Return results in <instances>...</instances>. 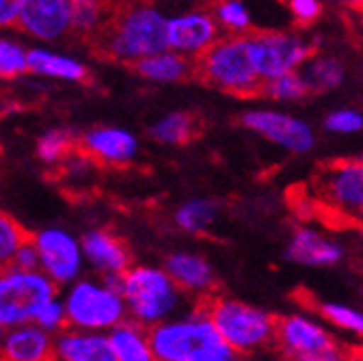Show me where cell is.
<instances>
[{
    "label": "cell",
    "mask_w": 363,
    "mask_h": 361,
    "mask_svg": "<svg viewBox=\"0 0 363 361\" xmlns=\"http://www.w3.org/2000/svg\"><path fill=\"white\" fill-rule=\"evenodd\" d=\"M320 316L335 329H340L357 340H363V309L348 305V303L327 301L320 305Z\"/></svg>",
    "instance_id": "29"
},
{
    "label": "cell",
    "mask_w": 363,
    "mask_h": 361,
    "mask_svg": "<svg viewBox=\"0 0 363 361\" xmlns=\"http://www.w3.org/2000/svg\"><path fill=\"white\" fill-rule=\"evenodd\" d=\"M275 348L296 361H340L346 350L335 333L313 316L288 313L277 321Z\"/></svg>",
    "instance_id": "6"
},
{
    "label": "cell",
    "mask_w": 363,
    "mask_h": 361,
    "mask_svg": "<svg viewBox=\"0 0 363 361\" xmlns=\"http://www.w3.org/2000/svg\"><path fill=\"white\" fill-rule=\"evenodd\" d=\"M154 359L162 361H232L238 355L227 344L212 321L197 313L184 323L158 325L147 331Z\"/></svg>",
    "instance_id": "4"
},
{
    "label": "cell",
    "mask_w": 363,
    "mask_h": 361,
    "mask_svg": "<svg viewBox=\"0 0 363 361\" xmlns=\"http://www.w3.org/2000/svg\"><path fill=\"white\" fill-rule=\"evenodd\" d=\"M286 257L292 264L307 268H333L344 262L346 247L335 236L303 225L292 232L286 247Z\"/></svg>",
    "instance_id": "12"
},
{
    "label": "cell",
    "mask_w": 363,
    "mask_h": 361,
    "mask_svg": "<svg viewBox=\"0 0 363 361\" xmlns=\"http://www.w3.org/2000/svg\"><path fill=\"white\" fill-rule=\"evenodd\" d=\"M22 0H0V26H13L20 16Z\"/></svg>",
    "instance_id": "38"
},
{
    "label": "cell",
    "mask_w": 363,
    "mask_h": 361,
    "mask_svg": "<svg viewBox=\"0 0 363 361\" xmlns=\"http://www.w3.org/2000/svg\"><path fill=\"white\" fill-rule=\"evenodd\" d=\"M216 214H218V206L214 201L195 199V201H191V204L179 208L175 221H177V225H179L182 230L193 232V234H201L214 223Z\"/></svg>",
    "instance_id": "31"
},
{
    "label": "cell",
    "mask_w": 363,
    "mask_h": 361,
    "mask_svg": "<svg viewBox=\"0 0 363 361\" xmlns=\"http://www.w3.org/2000/svg\"><path fill=\"white\" fill-rule=\"evenodd\" d=\"M123 309L119 292L108 286L100 288L91 282H80L65 301V323L80 329H106L121 323Z\"/></svg>",
    "instance_id": "10"
},
{
    "label": "cell",
    "mask_w": 363,
    "mask_h": 361,
    "mask_svg": "<svg viewBox=\"0 0 363 361\" xmlns=\"http://www.w3.org/2000/svg\"><path fill=\"white\" fill-rule=\"evenodd\" d=\"M16 24L37 39H61L72 24L69 0H22Z\"/></svg>",
    "instance_id": "15"
},
{
    "label": "cell",
    "mask_w": 363,
    "mask_h": 361,
    "mask_svg": "<svg viewBox=\"0 0 363 361\" xmlns=\"http://www.w3.org/2000/svg\"><path fill=\"white\" fill-rule=\"evenodd\" d=\"M35 238V236H33ZM33 238L30 240H26L18 251H16V257H13V268H24V270H33V268H37V264H39V255H37V247H35V243H33Z\"/></svg>",
    "instance_id": "37"
},
{
    "label": "cell",
    "mask_w": 363,
    "mask_h": 361,
    "mask_svg": "<svg viewBox=\"0 0 363 361\" xmlns=\"http://www.w3.org/2000/svg\"><path fill=\"white\" fill-rule=\"evenodd\" d=\"M290 13L298 24H311L320 18V0H290Z\"/></svg>",
    "instance_id": "36"
},
{
    "label": "cell",
    "mask_w": 363,
    "mask_h": 361,
    "mask_svg": "<svg viewBox=\"0 0 363 361\" xmlns=\"http://www.w3.org/2000/svg\"><path fill=\"white\" fill-rule=\"evenodd\" d=\"M216 24L227 35H247L253 30L251 13L242 0H212L208 5Z\"/></svg>",
    "instance_id": "27"
},
{
    "label": "cell",
    "mask_w": 363,
    "mask_h": 361,
    "mask_svg": "<svg viewBox=\"0 0 363 361\" xmlns=\"http://www.w3.org/2000/svg\"><path fill=\"white\" fill-rule=\"evenodd\" d=\"M0 359L11 361H50L57 359L55 355V342L50 333L33 327V325H18L11 333L5 335L0 344Z\"/></svg>",
    "instance_id": "17"
},
{
    "label": "cell",
    "mask_w": 363,
    "mask_h": 361,
    "mask_svg": "<svg viewBox=\"0 0 363 361\" xmlns=\"http://www.w3.org/2000/svg\"><path fill=\"white\" fill-rule=\"evenodd\" d=\"M78 150L89 160H98L104 165H123L134 158L136 141L125 130L98 128L86 132L82 139H78Z\"/></svg>",
    "instance_id": "16"
},
{
    "label": "cell",
    "mask_w": 363,
    "mask_h": 361,
    "mask_svg": "<svg viewBox=\"0 0 363 361\" xmlns=\"http://www.w3.org/2000/svg\"><path fill=\"white\" fill-rule=\"evenodd\" d=\"M320 204L344 218L363 216V160H342L329 165L315 177Z\"/></svg>",
    "instance_id": "9"
},
{
    "label": "cell",
    "mask_w": 363,
    "mask_h": 361,
    "mask_svg": "<svg viewBox=\"0 0 363 361\" xmlns=\"http://www.w3.org/2000/svg\"><path fill=\"white\" fill-rule=\"evenodd\" d=\"M115 361H150L154 359L150 348V333L134 323L115 325L108 335Z\"/></svg>",
    "instance_id": "23"
},
{
    "label": "cell",
    "mask_w": 363,
    "mask_h": 361,
    "mask_svg": "<svg viewBox=\"0 0 363 361\" xmlns=\"http://www.w3.org/2000/svg\"><path fill=\"white\" fill-rule=\"evenodd\" d=\"M197 313L208 316L220 338L234 348L238 357L275 348L277 318L264 309L234 299H216L210 292H203L197 303Z\"/></svg>",
    "instance_id": "2"
},
{
    "label": "cell",
    "mask_w": 363,
    "mask_h": 361,
    "mask_svg": "<svg viewBox=\"0 0 363 361\" xmlns=\"http://www.w3.org/2000/svg\"><path fill=\"white\" fill-rule=\"evenodd\" d=\"M26 67L35 74L65 78V80H84L86 78V70L82 63L61 57V55H55V52H45V50L26 52Z\"/></svg>",
    "instance_id": "26"
},
{
    "label": "cell",
    "mask_w": 363,
    "mask_h": 361,
    "mask_svg": "<svg viewBox=\"0 0 363 361\" xmlns=\"http://www.w3.org/2000/svg\"><path fill=\"white\" fill-rule=\"evenodd\" d=\"M43 273L57 284L72 282L80 270V247L61 230H45L33 238Z\"/></svg>",
    "instance_id": "14"
},
{
    "label": "cell",
    "mask_w": 363,
    "mask_h": 361,
    "mask_svg": "<svg viewBox=\"0 0 363 361\" xmlns=\"http://www.w3.org/2000/svg\"><path fill=\"white\" fill-rule=\"evenodd\" d=\"M220 37V28L208 7L167 20V46L175 52L197 57Z\"/></svg>",
    "instance_id": "13"
},
{
    "label": "cell",
    "mask_w": 363,
    "mask_h": 361,
    "mask_svg": "<svg viewBox=\"0 0 363 361\" xmlns=\"http://www.w3.org/2000/svg\"><path fill=\"white\" fill-rule=\"evenodd\" d=\"M57 296L55 282L39 270H0V327L33 323L41 307Z\"/></svg>",
    "instance_id": "5"
},
{
    "label": "cell",
    "mask_w": 363,
    "mask_h": 361,
    "mask_svg": "<svg viewBox=\"0 0 363 361\" xmlns=\"http://www.w3.org/2000/svg\"><path fill=\"white\" fill-rule=\"evenodd\" d=\"M130 67L143 78L160 80V82H182L195 78V57L182 52L162 50L130 63Z\"/></svg>",
    "instance_id": "19"
},
{
    "label": "cell",
    "mask_w": 363,
    "mask_h": 361,
    "mask_svg": "<svg viewBox=\"0 0 363 361\" xmlns=\"http://www.w3.org/2000/svg\"><path fill=\"white\" fill-rule=\"evenodd\" d=\"M325 130L337 137H352L363 132V113L357 109H335L325 117Z\"/></svg>",
    "instance_id": "33"
},
{
    "label": "cell",
    "mask_w": 363,
    "mask_h": 361,
    "mask_svg": "<svg viewBox=\"0 0 363 361\" xmlns=\"http://www.w3.org/2000/svg\"><path fill=\"white\" fill-rule=\"evenodd\" d=\"M55 355L67 361H115L108 338L94 333L65 331L55 342Z\"/></svg>",
    "instance_id": "20"
},
{
    "label": "cell",
    "mask_w": 363,
    "mask_h": 361,
    "mask_svg": "<svg viewBox=\"0 0 363 361\" xmlns=\"http://www.w3.org/2000/svg\"><path fill=\"white\" fill-rule=\"evenodd\" d=\"M30 238V232H26L13 216L0 210V270L11 268L16 251Z\"/></svg>",
    "instance_id": "30"
},
{
    "label": "cell",
    "mask_w": 363,
    "mask_h": 361,
    "mask_svg": "<svg viewBox=\"0 0 363 361\" xmlns=\"http://www.w3.org/2000/svg\"><path fill=\"white\" fill-rule=\"evenodd\" d=\"M201 132V121L197 119L195 113H173L167 115L164 119H160L150 134L160 141V143H169V145H186L193 139L199 137Z\"/></svg>",
    "instance_id": "25"
},
{
    "label": "cell",
    "mask_w": 363,
    "mask_h": 361,
    "mask_svg": "<svg viewBox=\"0 0 363 361\" xmlns=\"http://www.w3.org/2000/svg\"><path fill=\"white\" fill-rule=\"evenodd\" d=\"M0 338H3V327H0Z\"/></svg>",
    "instance_id": "42"
},
{
    "label": "cell",
    "mask_w": 363,
    "mask_h": 361,
    "mask_svg": "<svg viewBox=\"0 0 363 361\" xmlns=\"http://www.w3.org/2000/svg\"><path fill=\"white\" fill-rule=\"evenodd\" d=\"M199 3H201V7H208V5L212 3V0H199Z\"/></svg>",
    "instance_id": "41"
},
{
    "label": "cell",
    "mask_w": 363,
    "mask_h": 361,
    "mask_svg": "<svg viewBox=\"0 0 363 361\" xmlns=\"http://www.w3.org/2000/svg\"><path fill=\"white\" fill-rule=\"evenodd\" d=\"M167 275L175 286L195 292H210L214 286V273L203 257L175 253L167 260Z\"/></svg>",
    "instance_id": "21"
},
{
    "label": "cell",
    "mask_w": 363,
    "mask_h": 361,
    "mask_svg": "<svg viewBox=\"0 0 363 361\" xmlns=\"http://www.w3.org/2000/svg\"><path fill=\"white\" fill-rule=\"evenodd\" d=\"M35 321L45 331H59L65 325V307L52 299L41 307V311L37 313Z\"/></svg>",
    "instance_id": "35"
},
{
    "label": "cell",
    "mask_w": 363,
    "mask_h": 361,
    "mask_svg": "<svg viewBox=\"0 0 363 361\" xmlns=\"http://www.w3.org/2000/svg\"><path fill=\"white\" fill-rule=\"evenodd\" d=\"M82 251L84 255L94 262L96 268L104 270L106 275L111 273H125L130 268V251L123 245L121 238L106 230L89 232L82 238Z\"/></svg>",
    "instance_id": "18"
},
{
    "label": "cell",
    "mask_w": 363,
    "mask_h": 361,
    "mask_svg": "<svg viewBox=\"0 0 363 361\" xmlns=\"http://www.w3.org/2000/svg\"><path fill=\"white\" fill-rule=\"evenodd\" d=\"M259 94L270 98V100L296 102V100H303L305 96H309V89H307V82H305L303 74L298 70H294V72L279 74L275 78L262 80V91Z\"/></svg>",
    "instance_id": "28"
},
{
    "label": "cell",
    "mask_w": 363,
    "mask_h": 361,
    "mask_svg": "<svg viewBox=\"0 0 363 361\" xmlns=\"http://www.w3.org/2000/svg\"><path fill=\"white\" fill-rule=\"evenodd\" d=\"M342 3H344L346 7H352V9L363 11V0H342Z\"/></svg>",
    "instance_id": "39"
},
{
    "label": "cell",
    "mask_w": 363,
    "mask_h": 361,
    "mask_svg": "<svg viewBox=\"0 0 363 361\" xmlns=\"http://www.w3.org/2000/svg\"><path fill=\"white\" fill-rule=\"evenodd\" d=\"M96 57L134 63L167 50V18L150 0H115L106 24L86 43Z\"/></svg>",
    "instance_id": "1"
},
{
    "label": "cell",
    "mask_w": 363,
    "mask_h": 361,
    "mask_svg": "<svg viewBox=\"0 0 363 361\" xmlns=\"http://www.w3.org/2000/svg\"><path fill=\"white\" fill-rule=\"evenodd\" d=\"M359 228H361V251H363V216H359Z\"/></svg>",
    "instance_id": "40"
},
{
    "label": "cell",
    "mask_w": 363,
    "mask_h": 361,
    "mask_svg": "<svg viewBox=\"0 0 363 361\" xmlns=\"http://www.w3.org/2000/svg\"><path fill=\"white\" fill-rule=\"evenodd\" d=\"M247 46L251 63L262 80L301 70L313 55V41L288 30H249Z\"/></svg>",
    "instance_id": "7"
},
{
    "label": "cell",
    "mask_w": 363,
    "mask_h": 361,
    "mask_svg": "<svg viewBox=\"0 0 363 361\" xmlns=\"http://www.w3.org/2000/svg\"><path fill=\"white\" fill-rule=\"evenodd\" d=\"M115 7V0H69L72 24L69 33L76 39H84L86 43L108 20Z\"/></svg>",
    "instance_id": "22"
},
{
    "label": "cell",
    "mask_w": 363,
    "mask_h": 361,
    "mask_svg": "<svg viewBox=\"0 0 363 361\" xmlns=\"http://www.w3.org/2000/svg\"><path fill=\"white\" fill-rule=\"evenodd\" d=\"M121 299L139 323H158L173 309L177 290L173 279L156 268H128L121 275Z\"/></svg>",
    "instance_id": "8"
},
{
    "label": "cell",
    "mask_w": 363,
    "mask_h": 361,
    "mask_svg": "<svg viewBox=\"0 0 363 361\" xmlns=\"http://www.w3.org/2000/svg\"><path fill=\"white\" fill-rule=\"evenodd\" d=\"M78 150V139L67 130H52L43 134L37 145V154L43 162H63Z\"/></svg>",
    "instance_id": "32"
},
{
    "label": "cell",
    "mask_w": 363,
    "mask_h": 361,
    "mask_svg": "<svg viewBox=\"0 0 363 361\" xmlns=\"http://www.w3.org/2000/svg\"><path fill=\"white\" fill-rule=\"evenodd\" d=\"M245 128L290 154H307L315 148V130L301 117L281 111H249L242 115Z\"/></svg>",
    "instance_id": "11"
},
{
    "label": "cell",
    "mask_w": 363,
    "mask_h": 361,
    "mask_svg": "<svg viewBox=\"0 0 363 361\" xmlns=\"http://www.w3.org/2000/svg\"><path fill=\"white\" fill-rule=\"evenodd\" d=\"M307 82L309 94H327L344 82L346 70L340 59L327 55H311L298 70Z\"/></svg>",
    "instance_id": "24"
},
{
    "label": "cell",
    "mask_w": 363,
    "mask_h": 361,
    "mask_svg": "<svg viewBox=\"0 0 363 361\" xmlns=\"http://www.w3.org/2000/svg\"><path fill=\"white\" fill-rule=\"evenodd\" d=\"M26 70V52L18 43L0 39V78H13Z\"/></svg>",
    "instance_id": "34"
},
{
    "label": "cell",
    "mask_w": 363,
    "mask_h": 361,
    "mask_svg": "<svg viewBox=\"0 0 363 361\" xmlns=\"http://www.w3.org/2000/svg\"><path fill=\"white\" fill-rule=\"evenodd\" d=\"M195 80L238 98L259 96L262 78L251 63L247 35L218 37L212 46L197 55Z\"/></svg>",
    "instance_id": "3"
}]
</instances>
